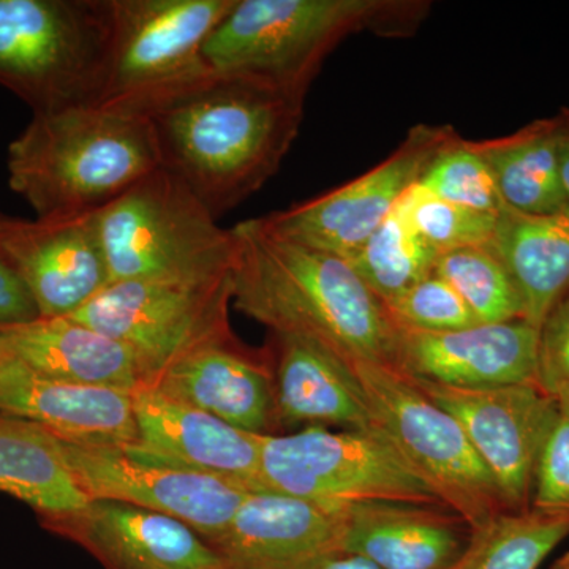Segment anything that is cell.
<instances>
[{
  "mask_svg": "<svg viewBox=\"0 0 569 569\" xmlns=\"http://www.w3.org/2000/svg\"><path fill=\"white\" fill-rule=\"evenodd\" d=\"M306 97L209 71L148 112L160 167L216 219L279 171L301 129Z\"/></svg>",
  "mask_w": 569,
  "mask_h": 569,
  "instance_id": "6da1fadb",
  "label": "cell"
},
{
  "mask_svg": "<svg viewBox=\"0 0 569 569\" xmlns=\"http://www.w3.org/2000/svg\"><path fill=\"white\" fill-rule=\"evenodd\" d=\"M233 230L239 312L271 335L323 343L346 361L397 366L400 328L350 261L269 233L258 219Z\"/></svg>",
  "mask_w": 569,
  "mask_h": 569,
  "instance_id": "7a4b0ae2",
  "label": "cell"
},
{
  "mask_svg": "<svg viewBox=\"0 0 569 569\" xmlns=\"http://www.w3.org/2000/svg\"><path fill=\"white\" fill-rule=\"evenodd\" d=\"M157 168L148 116L103 104L32 116L7 153L10 189L39 219L100 211Z\"/></svg>",
  "mask_w": 569,
  "mask_h": 569,
  "instance_id": "3957f363",
  "label": "cell"
},
{
  "mask_svg": "<svg viewBox=\"0 0 569 569\" xmlns=\"http://www.w3.org/2000/svg\"><path fill=\"white\" fill-rule=\"evenodd\" d=\"M421 0H234L203 48L217 73L306 97L350 36L407 37L429 13Z\"/></svg>",
  "mask_w": 569,
  "mask_h": 569,
  "instance_id": "277c9868",
  "label": "cell"
},
{
  "mask_svg": "<svg viewBox=\"0 0 569 569\" xmlns=\"http://www.w3.org/2000/svg\"><path fill=\"white\" fill-rule=\"evenodd\" d=\"M114 0H0V86L32 116L102 102Z\"/></svg>",
  "mask_w": 569,
  "mask_h": 569,
  "instance_id": "5b68a950",
  "label": "cell"
},
{
  "mask_svg": "<svg viewBox=\"0 0 569 569\" xmlns=\"http://www.w3.org/2000/svg\"><path fill=\"white\" fill-rule=\"evenodd\" d=\"M110 283L192 279L234 269L238 238L162 167L97 211Z\"/></svg>",
  "mask_w": 569,
  "mask_h": 569,
  "instance_id": "8992f818",
  "label": "cell"
},
{
  "mask_svg": "<svg viewBox=\"0 0 569 569\" xmlns=\"http://www.w3.org/2000/svg\"><path fill=\"white\" fill-rule=\"evenodd\" d=\"M376 421V429L425 479L445 507L471 530L509 512L462 427L391 365L347 361Z\"/></svg>",
  "mask_w": 569,
  "mask_h": 569,
  "instance_id": "52a82bcc",
  "label": "cell"
},
{
  "mask_svg": "<svg viewBox=\"0 0 569 569\" xmlns=\"http://www.w3.org/2000/svg\"><path fill=\"white\" fill-rule=\"evenodd\" d=\"M261 488L329 508L361 503L445 507L378 430L306 427L264 436ZM447 508V507H445Z\"/></svg>",
  "mask_w": 569,
  "mask_h": 569,
  "instance_id": "ba28073f",
  "label": "cell"
},
{
  "mask_svg": "<svg viewBox=\"0 0 569 569\" xmlns=\"http://www.w3.org/2000/svg\"><path fill=\"white\" fill-rule=\"evenodd\" d=\"M233 271L110 283L71 317L129 347L151 387L182 355L233 332Z\"/></svg>",
  "mask_w": 569,
  "mask_h": 569,
  "instance_id": "9c48e42d",
  "label": "cell"
},
{
  "mask_svg": "<svg viewBox=\"0 0 569 569\" xmlns=\"http://www.w3.org/2000/svg\"><path fill=\"white\" fill-rule=\"evenodd\" d=\"M234 0H114L103 107L148 114L211 69L203 48Z\"/></svg>",
  "mask_w": 569,
  "mask_h": 569,
  "instance_id": "30bf717a",
  "label": "cell"
},
{
  "mask_svg": "<svg viewBox=\"0 0 569 569\" xmlns=\"http://www.w3.org/2000/svg\"><path fill=\"white\" fill-rule=\"evenodd\" d=\"M458 134L451 126L418 123L372 170L313 200L258 220L269 233L351 260L417 186L433 157Z\"/></svg>",
  "mask_w": 569,
  "mask_h": 569,
  "instance_id": "8fae6325",
  "label": "cell"
},
{
  "mask_svg": "<svg viewBox=\"0 0 569 569\" xmlns=\"http://www.w3.org/2000/svg\"><path fill=\"white\" fill-rule=\"evenodd\" d=\"M62 441V440H61ZM71 473L89 500H111L181 520L212 545L224 533L253 490L160 460L126 447L62 441Z\"/></svg>",
  "mask_w": 569,
  "mask_h": 569,
  "instance_id": "7c38bea8",
  "label": "cell"
},
{
  "mask_svg": "<svg viewBox=\"0 0 569 569\" xmlns=\"http://www.w3.org/2000/svg\"><path fill=\"white\" fill-rule=\"evenodd\" d=\"M411 378L462 427L508 511L530 509L539 455L556 417V397L533 383L458 388Z\"/></svg>",
  "mask_w": 569,
  "mask_h": 569,
  "instance_id": "4fadbf2b",
  "label": "cell"
},
{
  "mask_svg": "<svg viewBox=\"0 0 569 569\" xmlns=\"http://www.w3.org/2000/svg\"><path fill=\"white\" fill-rule=\"evenodd\" d=\"M0 250L41 318L71 317L110 284L97 212L0 217Z\"/></svg>",
  "mask_w": 569,
  "mask_h": 569,
  "instance_id": "5bb4252c",
  "label": "cell"
},
{
  "mask_svg": "<svg viewBox=\"0 0 569 569\" xmlns=\"http://www.w3.org/2000/svg\"><path fill=\"white\" fill-rule=\"evenodd\" d=\"M343 508L250 492L212 548L228 569H318L343 552Z\"/></svg>",
  "mask_w": 569,
  "mask_h": 569,
  "instance_id": "9a60e30c",
  "label": "cell"
},
{
  "mask_svg": "<svg viewBox=\"0 0 569 569\" xmlns=\"http://www.w3.org/2000/svg\"><path fill=\"white\" fill-rule=\"evenodd\" d=\"M151 387L247 432H277L271 348L252 350L233 332L182 355Z\"/></svg>",
  "mask_w": 569,
  "mask_h": 569,
  "instance_id": "2e32d148",
  "label": "cell"
},
{
  "mask_svg": "<svg viewBox=\"0 0 569 569\" xmlns=\"http://www.w3.org/2000/svg\"><path fill=\"white\" fill-rule=\"evenodd\" d=\"M133 411L137 441L126 448L134 455L228 479L253 492L263 490L264 436L230 426L152 387L133 392Z\"/></svg>",
  "mask_w": 569,
  "mask_h": 569,
  "instance_id": "e0dca14e",
  "label": "cell"
},
{
  "mask_svg": "<svg viewBox=\"0 0 569 569\" xmlns=\"http://www.w3.org/2000/svg\"><path fill=\"white\" fill-rule=\"evenodd\" d=\"M539 329L526 320L451 332L400 328L397 366L415 378L458 388L537 385Z\"/></svg>",
  "mask_w": 569,
  "mask_h": 569,
  "instance_id": "ac0fdd59",
  "label": "cell"
},
{
  "mask_svg": "<svg viewBox=\"0 0 569 569\" xmlns=\"http://www.w3.org/2000/svg\"><path fill=\"white\" fill-rule=\"evenodd\" d=\"M108 569H228L216 549L181 520L111 500L52 523Z\"/></svg>",
  "mask_w": 569,
  "mask_h": 569,
  "instance_id": "d6986e66",
  "label": "cell"
},
{
  "mask_svg": "<svg viewBox=\"0 0 569 569\" xmlns=\"http://www.w3.org/2000/svg\"><path fill=\"white\" fill-rule=\"evenodd\" d=\"M0 413L28 419L69 443L132 447L137 441L133 392L67 383L14 358L0 365Z\"/></svg>",
  "mask_w": 569,
  "mask_h": 569,
  "instance_id": "ffe728a7",
  "label": "cell"
},
{
  "mask_svg": "<svg viewBox=\"0 0 569 569\" xmlns=\"http://www.w3.org/2000/svg\"><path fill=\"white\" fill-rule=\"evenodd\" d=\"M277 430L339 426L377 430L353 370L323 343L272 335Z\"/></svg>",
  "mask_w": 569,
  "mask_h": 569,
  "instance_id": "44dd1931",
  "label": "cell"
},
{
  "mask_svg": "<svg viewBox=\"0 0 569 569\" xmlns=\"http://www.w3.org/2000/svg\"><path fill=\"white\" fill-rule=\"evenodd\" d=\"M343 519V552L380 569H449L471 535L466 520L445 507L351 505Z\"/></svg>",
  "mask_w": 569,
  "mask_h": 569,
  "instance_id": "7402d4cb",
  "label": "cell"
},
{
  "mask_svg": "<svg viewBox=\"0 0 569 569\" xmlns=\"http://www.w3.org/2000/svg\"><path fill=\"white\" fill-rule=\"evenodd\" d=\"M14 359L41 376L81 385L134 392L146 387L137 356L73 317L36 318L0 326Z\"/></svg>",
  "mask_w": 569,
  "mask_h": 569,
  "instance_id": "603a6c76",
  "label": "cell"
},
{
  "mask_svg": "<svg viewBox=\"0 0 569 569\" xmlns=\"http://www.w3.org/2000/svg\"><path fill=\"white\" fill-rule=\"evenodd\" d=\"M507 269L523 320L541 326L569 288V211L530 216L505 209L488 244Z\"/></svg>",
  "mask_w": 569,
  "mask_h": 569,
  "instance_id": "cb8c5ba5",
  "label": "cell"
},
{
  "mask_svg": "<svg viewBox=\"0 0 569 569\" xmlns=\"http://www.w3.org/2000/svg\"><path fill=\"white\" fill-rule=\"evenodd\" d=\"M0 492L28 505L44 529L77 515L91 501L71 473L61 438L28 419L3 413Z\"/></svg>",
  "mask_w": 569,
  "mask_h": 569,
  "instance_id": "d4e9b609",
  "label": "cell"
},
{
  "mask_svg": "<svg viewBox=\"0 0 569 569\" xmlns=\"http://www.w3.org/2000/svg\"><path fill=\"white\" fill-rule=\"evenodd\" d=\"M560 119H538L518 132L471 141L488 163L498 193L511 211L548 216L567 211L560 181Z\"/></svg>",
  "mask_w": 569,
  "mask_h": 569,
  "instance_id": "484cf974",
  "label": "cell"
},
{
  "mask_svg": "<svg viewBox=\"0 0 569 569\" xmlns=\"http://www.w3.org/2000/svg\"><path fill=\"white\" fill-rule=\"evenodd\" d=\"M567 537L568 512H503L471 530L467 548L449 569H538Z\"/></svg>",
  "mask_w": 569,
  "mask_h": 569,
  "instance_id": "4316f807",
  "label": "cell"
},
{
  "mask_svg": "<svg viewBox=\"0 0 569 569\" xmlns=\"http://www.w3.org/2000/svg\"><path fill=\"white\" fill-rule=\"evenodd\" d=\"M438 253L417 233L399 204L351 258V266L383 302L432 274Z\"/></svg>",
  "mask_w": 569,
  "mask_h": 569,
  "instance_id": "83f0119b",
  "label": "cell"
},
{
  "mask_svg": "<svg viewBox=\"0 0 569 569\" xmlns=\"http://www.w3.org/2000/svg\"><path fill=\"white\" fill-rule=\"evenodd\" d=\"M432 272L455 288L479 325L523 320L518 290L488 246L440 253Z\"/></svg>",
  "mask_w": 569,
  "mask_h": 569,
  "instance_id": "f1b7e54d",
  "label": "cell"
},
{
  "mask_svg": "<svg viewBox=\"0 0 569 569\" xmlns=\"http://www.w3.org/2000/svg\"><path fill=\"white\" fill-rule=\"evenodd\" d=\"M418 186L427 193L471 211L500 216L507 209L488 163L460 134L433 157Z\"/></svg>",
  "mask_w": 569,
  "mask_h": 569,
  "instance_id": "f546056e",
  "label": "cell"
},
{
  "mask_svg": "<svg viewBox=\"0 0 569 569\" xmlns=\"http://www.w3.org/2000/svg\"><path fill=\"white\" fill-rule=\"evenodd\" d=\"M417 233L438 254L463 247L486 246L496 230L498 216L448 203L421 187L408 190L399 203Z\"/></svg>",
  "mask_w": 569,
  "mask_h": 569,
  "instance_id": "4dcf8cb0",
  "label": "cell"
},
{
  "mask_svg": "<svg viewBox=\"0 0 569 569\" xmlns=\"http://www.w3.org/2000/svg\"><path fill=\"white\" fill-rule=\"evenodd\" d=\"M385 306L395 323L410 331L451 332L479 325L455 288L433 272Z\"/></svg>",
  "mask_w": 569,
  "mask_h": 569,
  "instance_id": "1f68e13d",
  "label": "cell"
},
{
  "mask_svg": "<svg viewBox=\"0 0 569 569\" xmlns=\"http://www.w3.org/2000/svg\"><path fill=\"white\" fill-rule=\"evenodd\" d=\"M556 417L539 455L531 508L569 515V391L556 396Z\"/></svg>",
  "mask_w": 569,
  "mask_h": 569,
  "instance_id": "d6a6232c",
  "label": "cell"
},
{
  "mask_svg": "<svg viewBox=\"0 0 569 569\" xmlns=\"http://www.w3.org/2000/svg\"><path fill=\"white\" fill-rule=\"evenodd\" d=\"M537 385L552 397L569 391V288L539 326Z\"/></svg>",
  "mask_w": 569,
  "mask_h": 569,
  "instance_id": "836d02e7",
  "label": "cell"
},
{
  "mask_svg": "<svg viewBox=\"0 0 569 569\" xmlns=\"http://www.w3.org/2000/svg\"><path fill=\"white\" fill-rule=\"evenodd\" d=\"M36 318L39 312L31 295L0 250V326L28 323Z\"/></svg>",
  "mask_w": 569,
  "mask_h": 569,
  "instance_id": "e575fe53",
  "label": "cell"
},
{
  "mask_svg": "<svg viewBox=\"0 0 569 569\" xmlns=\"http://www.w3.org/2000/svg\"><path fill=\"white\" fill-rule=\"evenodd\" d=\"M559 119L560 181L561 189H563L565 203H567V209L569 211V108H563V110L559 112Z\"/></svg>",
  "mask_w": 569,
  "mask_h": 569,
  "instance_id": "d590c367",
  "label": "cell"
},
{
  "mask_svg": "<svg viewBox=\"0 0 569 569\" xmlns=\"http://www.w3.org/2000/svg\"><path fill=\"white\" fill-rule=\"evenodd\" d=\"M318 569H380L376 565L362 557L353 556V553L342 552L332 559L326 560Z\"/></svg>",
  "mask_w": 569,
  "mask_h": 569,
  "instance_id": "8d00e7d4",
  "label": "cell"
},
{
  "mask_svg": "<svg viewBox=\"0 0 569 569\" xmlns=\"http://www.w3.org/2000/svg\"><path fill=\"white\" fill-rule=\"evenodd\" d=\"M13 358L11 355L9 346H7L6 339H3L2 332H0V365L2 362L9 361V359Z\"/></svg>",
  "mask_w": 569,
  "mask_h": 569,
  "instance_id": "74e56055",
  "label": "cell"
},
{
  "mask_svg": "<svg viewBox=\"0 0 569 569\" xmlns=\"http://www.w3.org/2000/svg\"><path fill=\"white\" fill-rule=\"evenodd\" d=\"M550 569H569V552L561 556Z\"/></svg>",
  "mask_w": 569,
  "mask_h": 569,
  "instance_id": "f35d334b",
  "label": "cell"
}]
</instances>
